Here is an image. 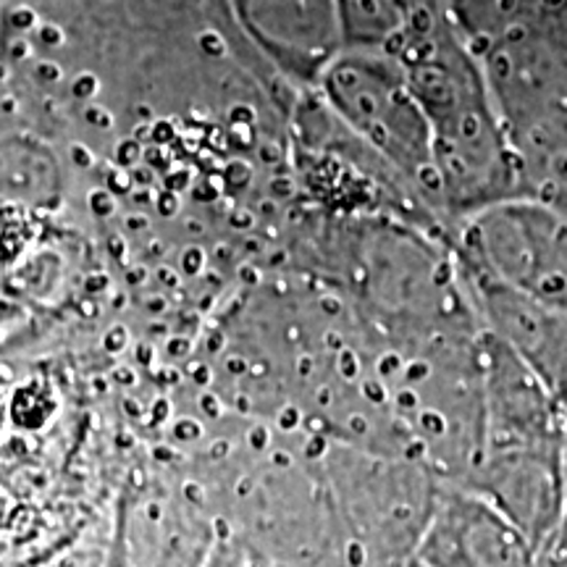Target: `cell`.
<instances>
[{"label":"cell","instance_id":"ba28073f","mask_svg":"<svg viewBox=\"0 0 567 567\" xmlns=\"http://www.w3.org/2000/svg\"><path fill=\"white\" fill-rule=\"evenodd\" d=\"M405 567H425V565L421 563V559H413V563H408Z\"/></svg>","mask_w":567,"mask_h":567},{"label":"cell","instance_id":"8992f818","mask_svg":"<svg viewBox=\"0 0 567 567\" xmlns=\"http://www.w3.org/2000/svg\"><path fill=\"white\" fill-rule=\"evenodd\" d=\"M42 567H105V565H92V559H87V557L71 555V557L53 559L51 565H42Z\"/></svg>","mask_w":567,"mask_h":567},{"label":"cell","instance_id":"277c9868","mask_svg":"<svg viewBox=\"0 0 567 567\" xmlns=\"http://www.w3.org/2000/svg\"><path fill=\"white\" fill-rule=\"evenodd\" d=\"M203 567H255V563L231 536L221 534Z\"/></svg>","mask_w":567,"mask_h":567},{"label":"cell","instance_id":"7a4b0ae2","mask_svg":"<svg viewBox=\"0 0 567 567\" xmlns=\"http://www.w3.org/2000/svg\"><path fill=\"white\" fill-rule=\"evenodd\" d=\"M221 538L210 502L168 481H140L113 507L105 567H203Z\"/></svg>","mask_w":567,"mask_h":567},{"label":"cell","instance_id":"5b68a950","mask_svg":"<svg viewBox=\"0 0 567 567\" xmlns=\"http://www.w3.org/2000/svg\"><path fill=\"white\" fill-rule=\"evenodd\" d=\"M536 567H567V526L538 549Z\"/></svg>","mask_w":567,"mask_h":567},{"label":"cell","instance_id":"52a82bcc","mask_svg":"<svg viewBox=\"0 0 567 567\" xmlns=\"http://www.w3.org/2000/svg\"><path fill=\"white\" fill-rule=\"evenodd\" d=\"M563 467H565V486H567V405L563 408Z\"/></svg>","mask_w":567,"mask_h":567},{"label":"cell","instance_id":"3957f363","mask_svg":"<svg viewBox=\"0 0 567 567\" xmlns=\"http://www.w3.org/2000/svg\"><path fill=\"white\" fill-rule=\"evenodd\" d=\"M538 549L492 502L444 481L415 559L425 567H536Z\"/></svg>","mask_w":567,"mask_h":567},{"label":"cell","instance_id":"6da1fadb","mask_svg":"<svg viewBox=\"0 0 567 567\" xmlns=\"http://www.w3.org/2000/svg\"><path fill=\"white\" fill-rule=\"evenodd\" d=\"M321 471L342 567H405L434 515L444 478L423 460L329 442Z\"/></svg>","mask_w":567,"mask_h":567}]
</instances>
